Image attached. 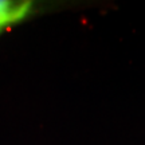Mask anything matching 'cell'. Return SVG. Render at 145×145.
Wrapping results in <instances>:
<instances>
[{
	"label": "cell",
	"instance_id": "1",
	"mask_svg": "<svg viewBox=\"0 0 145 145\" xmlns=\"http://www.w3.org/2000/svg\"><path fill=\"white\" fill-rule=\"evenodd\" d=\"M31 8L30 1H10L0 0V31L10 24L26 18Z\"/></svg>",
	"mask_w": 145,
	"mask_h": 145
}]
</instances>
